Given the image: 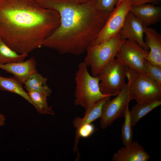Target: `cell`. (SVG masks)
<instances>
[{
  "label": "cell",
  "mask_w": 161,
  "mask_h": 161,
  "mask_svg": "<svg viewBox=\"0 0 161 161\" xmlns=\"http://www.w3.org/2000/svg\"><path fill=\"white\" fill-rule=\"evenodd\" d=\"M130 111L129 104L127 106L124 113V121L121 129L122 139L123 143L125 146L129 144L132 142V127Z\"/></svg>",
  "instance_id": "cell-21"
},
{
  "label": "cell",
  "mask_w": 161,
  "mask_h": 161,
  "mask_svg": "<svg viewBox=\"0 0 161 161\" xmlns=\"http://www.w3.org/2000/svg\"><path fill=\"white\" fill-rule=\"evenodd\" d=\"M119 33L123 39L135 41L143 49L148 51L149 49L143 40L144 26L130 11L126 17Z\"/></svg>",
  "instance_id": "cell-10"
},
{
  "label": "cell",
  "mask_w": 161,
  "mask_h": 161,
  "mask_svg": "<svg viewBox=\"0 0 161 161\" xmlns=\"http://www.w3.org/2000/svg\"><path fill=\"white\" fill-rule=\"evenodd\" d=\"M125 40L119 32L105 42L91 45L87 48V54L83 62L90 67L92 76H98L106 65L116 58Z\"/></svg>",
  "instance_id": "cell-4"
},
{
  "label": "cell",
  "mask_w": 161,
  "mask_h": 161,
  "mask_svg": "<svg viewBox=\"0 0 161 161\" xmlns=\"http://www.w3.org/2000/svg\"><path fill=\"white\" fill-rule=\"evenodd\" d=\"M6 120L4 115L0 114V126H3L4 125L5 122Z\"/></svg>",
  "instance_id": "cell-25"
},
{
  "label": "cell",
  "mask_w": 161,
  "mask_h": 161,
  "mask_svg": "<svg viewBox=\"0 0 161 161\" xmlns=\"http://www.w3.org/2000/svg\"><path fill=\"white\" fill-rule=\"evenodd\" d=\"M131 7H135L148 3L157 4L160 3L161 0H130Z\"/></svg>",
  "instance_id": "cell-24"
},
{
  "label": "cell",
  "mask_w": 161,
  "mask_h": 161,
  "mask_svg": "<svg viewBox=\"0 0 161 161\" xmlns=\"http://www.w3.org/2000/svg\"><path fill=\"white\" fill-rule=\"evenodd\" d=\"M126 78L131 100L142 103L161 99V86L145 74L126 67Z\"/></svg>",
  "instance_id": "cell-5"
},
{
  "label": "cell",
  "mask_w": 161,
  "mask_h": 161,
  "mask_svg": "<svg viewBox=\"0 0 161 161\" xmlns=\"http://www.w3.org/2000/svg\"><path fill=\"white\" fill-rule=\"evenodd\" d=\"M130 11L136 17L144 26L148 27L159 22L161 19V7L144 4L131 7Z\"/></svg>",
  "instance_id": "cell-14"
},
{
  "label": "cell",
  "mask_w": 161,
  "mask_h": 161,
  "mask_svg": "<svg viewBox=\"0 0 161 161\" xmlns=\"http://www.w3.org/2000/svg\"><path fill=\"white\" fill-rule=\"evenodd\" d=\"M87 66L84 62L79 63L75 78V105L80 106L85 109L105 97L113 96L104 94L101 92L99 77L91 75Z\"/></svg>",
  "instance_id": "cell-3"
},
{
  "label": "cell",
  "mask_w": 161,
  "mask_h": 161,
  "mask_svg": "<svg viewBox=\"0 0 161 161\" xmlns=\"http://www.w3.org/2000/svg\"><path fill=\"white\" fill-rule=\"evenodd\" d=\"M111 97H105L86 109L83 117H75L73 120V125L76 131L83 125L91 123L97 119L100 118L102 114L103 106L107 100L110 99Z\"/></svg>",
  "instance_id": "cell-15"
},
{
  "label": "cell",
  "mask_w": 161,
  "mask_h": 161,
  "mask_svg": "<svg viewBox=\"0 0 161 161\" xmlns=\"http://www.w3.org/2000/svg\"><path fill=\"white\" fill-rule=\"evenodd\" d=\"M124 0H119L118 3L116 6V7L118 6Z\"/></svg>",
  "instance_id": "cell-27"
},
{
  "label": "cell",
  "mask_w": 161,
  "mask_h": 161,
  "mask_svg": "<svg viewBox=\"0 0 161 161\" xmlns=\"http://www.w3.org/2000/svg\"><path fill=\"white\" fill-rule=\"evenodd\" d=\"M144 74L161 86V66L154 65L145 60Z\"/></svg>",
  "instance_id": "cell-22"
},
{
  "label": "cell",
  "mask_w": 161,
  "mask_h": 161,
  "mask_svg": "<svg viewBox=\"0 0 161 161\" xmlns=\"http://www.w3.org/2000/svg\"><path fill=\"white\" fill-rule=\"evenodd\" d=\"M27 93L33 103V106L38 113L43 114H54L52 107L48 105L47 96L46 95L34 91H30Z\"/></svg>",
  "instance_id": "cell-20"
},
{
  "label": "cell",
  "mask_w": 161,
  "mask_h": 161,
  "mask_svg": "<svg viewBox=\"0 0 161 161\" xmlns=\"http://www.w3.org/2000/svg\"><path fill=\"white\" fill-rule=\"evenodd\" d=\"M145 42L150 51L146 60L161 66V34L154 29L144 26Z\"/></svg>",
  "instance_id": "cell-12"
},
{
  "label": "cell",
  "mask_w": 161,
  "mask_h": 161,
  "mask_svg": "<svg viewBox=\"0 0 161 161\" xmlns=\"http://www.w3.org/2000/svg\"><path fill=\"white\" fill-rule=\"evenodd\" d=\"M41 7L59 14V27L43 41L42 46L61 54L78 55L96 40L111 13L101 10L95 0L81 3L63 0H35Z\"/></svg>",
  "instance_id": "cell-1"
},
{
  "label": "cell",
  "mask_w": 161,
  "mask_h": 161,
  "mask_svg": "<svg viewBox=\"0 0 161 161\" xmlns=\"http://www.w3.org/2000/svg\"><path fill=\"white\" fill-rule=\"evenodd\" d=\"M60 23L57 11L42 8L35 0H0V37L19 54L40 48Z\"/></svg>",
  "instance_id": "cell-2"
},
{
  "label": "cell",
  "mask_w": 161,
  "mask_h": 161,
  "mask_svg": "<svg viewBox=\"0 0 161 161\" xmlns=\"http://www.w3.org/2000/svg\"></svg>",
  "instance_id": "cell-29"
},
{
  "label": "cell",
  "mask_w": 161,
  "mask_h": 161,
  "mask_svg": "<svg viewBox=\"0 0 161 161\" xmlns=\"http://www.w3.org/2000/svg\"><path fill=\"white\" fill-rule=\"evenodd\" d=\"M63 0L71 1V2H76L77 1V0Z\"/></svg>",
  "instance_id": "cell-28"
},
{
  "label": "cell",
  "mask_w": 161,
  "mask_h": 161,
  "mask_svg": "<svg viewBox=\"0 0 161 161\" xmlns=\"http://www.w3.org/2000/svg\"><path fill=\"white\" fill-rule=\"evenodd\" d=\"M151 156L137 141L121 147L112 157L114 161H147Z\"/></svg>",
  "instance_id": "cell-13"
},
{
  "label": "cell",
  "mask_w": 161,
  "mask_h": 161,
  "mask_svg": "<svg viewBox=\"0 0 161 161\" xmlns=\"http://www.w3.org/2000/svg\"><path fill=\"white\" fill-rule=\"evenodd\" d=\"M28 54H20L9 47L0 37V64L24 61Z\"/></svg>",
  "instance_id": "cell-19"
},
{
  "label": "cell",
  "mask_w": 161,
  "mask_h": 161,
  "mask_svg": "<svg viewBox=\"0 0 161 161\" xmlns=\"http://www.w3.org/2000/svg\"><path fill=\"white\" fill-rule=\"evenodd\" d=\"M22 85L14 77L7 78L0 75V90L17 94L33 105L28 93L24 90Z\"/></svg>",
  "instance_id": "cell-18"
},
{
  "label": "cell",
  "mask_w": 161,
  "mask_h": 161,
  "mask_svg": "<svg viewBox=\"0 0 161 161\" xmlns=\"http://www.w3.org/2000/svg\"><path fill=\"white\" fill-rule=\"evenodd\" d=\"M37 62L34 57L21 62L0 64V68L12 74L14 77L22 84L37 71Z\"/></svg>",
  "instance_id": "cell-11"
},
{
  "label": "cell",
  "mask_w": 161,
  "mask_h": 161,
  "mask_svg": "<svg viewBox=\"0 0 161 161\" xmlns=\"http://www.w3.org/2000/svg\"><path fill=\"white\" fill-rule=\"evenodd\" d=\"M98 8L102 11L112 13L119 0H95Z\"/></svg>",
  "instance_id": "cell-23"
},
{
  "label": "cell",
  "mask_w": 161,
  "mask_h": 161,
  "mask_svg": "<svg viewBox=\"0 0 161 161\" xmlns=\"http://www.w3.org/2000/svg\"><path fill=\"white\" fill-rule=\"evenodd\" d=\"M148 53L137 42L126 40L116 58L129 68L144 74V63Z\"/></svg>",
  "instance_id": "cell-9"
},
{
  "label": "cell",
  "mask_w": 161,
  "mask_h": 161,
  "mask_svg": "<svg viewBox=\"0 0 161 161\" xmlns=\"http://www.w3.org/2000/svg\"><path fill=\"white\" fill-rule=\"evenodd\" d=\"M131 100L128 83L112 100L109 99L104 104L100 118V125L103 129H106L116 119L124 115L125 110Z\"/></svg>",
  "instance_id": "cell-7"
},
{
  "label": "cell",
  "mask_w": 161,
  "mask_h": 161,
  "mask_svg": "<svg viewBox=\"0 0 161 161\" xmlns=\"http://www.w3.org/2000/svg\"><path fill=\"white\" fill-rule=\"evenodd\" d=\"M131 7L130 0H124L116 7L109 15L104 26L91 45L105 42L118 34Z\"/></svg>",
  "instance_id": "cell-8"
},
{
  "label": "cell",
  "mask_w": 161,
  "mask_h": 161,
  "mask_svg": "<svg viewBox=\"0 0 161 161\" xmlns=\"http://www.w3.org/2000/svg\"><path fill=\"white\" fill-rule=\"evenodd\" d=\"M88 0H77L76 3H81L86 2Z\"/></svg>",
  "instance_id": "cell-26"
},
{
  "label": "cell",
  "mask_w": 161,
  "mask_h": 161,
  "mask_svg": "<svg viewBox=\"0 0 161 161\" xmlns=\"http://www.w3.org/2000/svg\"><path fill=\"white\" fill-rule=\"evenodd\" d=\"M98 76L101 92L104 94L116 96L126 83V67L115 58L106 65Z\"/></svg>",
  "instance_id": "cell-6"
},
{
  "label": "cell",
  "mask_w": 161,
  "mask_h": 161,
  "mask_svg": "<svg viewBox=\"0 0 161 161\" xmlns=\"http://www.w3.org/2000/svg\"><path fill=\"white\" fill-rule=\"evenodd\" d=\"M47 79L38 72L32 75L25 82L24 87L27 92L34 91L45 94L47 97L52 90L47 84Z\"/></svg>",
  "instance_id": "cell-17"
},
{
  "label": "cell",
  "mask_w": 161,
  "mask_h": 161,
  "mask_svg": "<svg viewBox=\"0 0 161 161\" xmlns=\"http://www.w3.org/2000/svg\"><path fill=\"white\" fill-rule=\"evenodd\" d=\"M161 105V99L142 103H137L130 111L132 126L133 127L139 121L151 111Z\"/></svg>",
  "instance_id": "cell-16"
}]
</instances>
